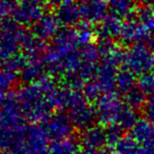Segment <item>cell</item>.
<instances>
[{"mask_svg": "<svg viewBox=\"0 0 154 154\" xmlns=\"http://www.w3.org/2000/svg\"><path fill=\"white\" fill-rule=\"evenodd\" d=\"M124 106L125 105H123L116 97L107 95L101 99L95 109V113L102 125H116Z\"/></svg>", "mask_w": 154, "mask_h": 154, "instance_id": "obj_1", "label": "cell"}, {"mask_svg": "<svg viewBox=\"0 0 154 154\" xmlns=\"http://www.w3.org/2000/svg\"><path fill=\"white\" fill-rule=\"evenodd\" d=\"M132 136L145 150L154 154V124L145 119L138 120L132 129Z\"/></svg>", "mask_w": 154, "mask_h": 154, "instance_id": "obj_2", "label": "cell"}, {"mask_svg": "<svg viewBox=\"0 0 154 154\" xmlns=\"http://www.w3.org/2000/svg\"><path fill=\"white\" fill-rule=\"evenodd\" d=\"M83 142L88 150L100 151L103 147L107 145L106 128L91 127L84 134Z\"/></svg>", "mask_w": 154, "mask_h": 154, "instance_id": "obj_3", "label": "cell"}, {"mask_svg": "<svg viewBox=\"0 0 154 154\" xmlns=\"http://www.w3.org/2000/svg\"><path fill=\"white\" fill-rule=\"evenodd\" d=\"M140 145L132 135H124L122 140L116 146V152L118 154H137L140 150Z\"/></svg>", "mask_w": 154, "mask_h": 154, "instance_id": "obj_4", "label": "cell"}, {"mask_svg": "<svg viewBox=\"0 0 154 154\" xmlns=\"http://www.w3.org/2000/svg\"><path fill=\"white\" fill-rule=\"evenodd\" d=\"M106 136H107V145L110 147H114L119 144L124 136L123 130L116 125L107 126L106 127Z\"/></svg>", "mask_w": 154, "mask_h": 154, "instance_id": "obj_5", "label": "cell"}, {"mask_svg": "<svg viewBox=\"0 0 154 154\" xmlns=\"http://www.w3.org/2000/svg\"><path fill=\"white\" fill-rule=\"evenodd\" d=\"M142 111L146 121L154 124V94L148 97L142 107Z\"/></svg>", "mask_w": 154, "mask_h": 154, "instance_id": "obj_6", "label": "cell"}, {"mask_svg": "<svg viewBox=\"0 0 154 154\" xmlns=\"http://www.w3.org/2000/svg\"><path fill=\"white\" fill-rule=\"evenodd\" d=\"M140 147H142V146H140ZM137 154H153V153H151V152H149V151L145 150V149L142 147V148H140V150L137 152Z\"/></svg>", "mask_w": 154, "mask_h": 154, "instance_id": "obj_7", "label": "cell"}]
</instances>
